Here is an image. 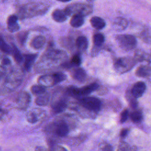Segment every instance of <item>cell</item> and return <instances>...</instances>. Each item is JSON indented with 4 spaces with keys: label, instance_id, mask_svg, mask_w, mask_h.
Listing matches in <instances>:
<instances>
[{
    "label": "cell",
    "instance_id": "37",
    "mask_svg": "<svg viewBox=\"0 0 151 151\" xmlns=\"http://www.w3.org/2000/svg\"><path fill=\"white\" fill-rule=\"evenodd\" d=\"M7 73V70L6 67L2 65L1 64H0V78L3 77L6 75Z\"/></svg>",
    "mask_w": 151,
    "mask_h": 151
},
{
    "label": "cell",
    "instance_id": "28",
    "mask_svg": "<svg viewBox=\"0 0 151 151\" xmlns=\"http://www.w3.org/2000/svg\"><path fill=\"white\" fill-rule=\"evenodd\" d=\"M28 36V32L27 31L19 32L17 34V39L18 40V42L21 45H24L26 42Z\"/></svg>",
    "mask_w": 151,
    "mask_h": 151
},
{
    "label": "cell",
    "instance_id": "36",
    "mask_svg": "<svg viewBox=\"0 0 151 151\" xmlns=\"http://www.w3.org/2000/svg\"><path fill=\"white\" fill-rule=\"evenodd\" d=\"M129 132V129L127 128H124L121 130L120 133V136L121 139H124L127 135L128 134Z\"/></svg>",
    "mask_w": 151,
    "mask_h": 151
},
{
    "label": "cell",
    "instance_id": "30",
    "mask_svg": "<svg viewBox=\"0 0 151 151\" xmlns=\"http://www.w3.org/2000/svg\"><path fill=\"white\" fill-rule=\"evenodd\" d=\"M134 59L139 61H147V60H149V56L145 52L139 50L136 51L134 54Z\"/></svg>",
    "mask_w": 151,
    "mask_h": 151
},
{
    "label": "cell",
    "instance_id": "20",
    "mask_svg": "<svg viewBox=\"0 0 151 151\" xmlns=\"http://www.w3.org/2000/svg\"><path fill=\"white\" fill-rule=\"evenodd\" d=\"M91 25L96 29H102L106 26L105 21L99 17H93L90 19Z\"/></svg>",
    "mask_w": 151,
    "mask_h": 151
},
{
    "label": "cell",
    "instance_id": "44",
    "mask_svg": "<svg viewBox=\"0 0 151 151\" xmlns=\"http://www.w3.org/2000/svg\"><path fill=\"white\" fill-rule=\"evenodd\" d=\"M6 1H7V0H0V2H5Z\"/></svg>",
    "mask_w": 151,
    "mask_h": 151
},
{
    "label": "cell",
    "instance_id": "32",
    "mask_svg": "<svg viewBox=\"0 0 151 151\" xmlns=\"http://www.w3.org/2000/svg\"><path fill=\"white\" fill-rule=\"evenodd\" d=\"M81 62V61L80 56L78 54H75L72 57L71 61L69 62V63L71 67H73V66L77 67L80 65Z\"/></svg>",
    "mask_w": 151,
    "mask_h": 151
},
{
    "label": "cell",
    "instance_id": "31",
    "mask_svg": "<svg viewBox=\"0 0 151 151\" xmlns=\"http://www.w3.org/2000/svg\"><path fill=\"white\" fill-rule=\"evenodd\" d=\"M0 50L6 54H11V47L2 38H0Z\"/></svg>",
    "mask_w": 151,
    "mask_h": 151
},
{
    "label": "cell",
    "instance_id": "43",
    "mask_svg": "<svg viewBox=\"0 0 151 151\" xmlns=\"http://www.w3.org/2000/svg\"><path fill=\"white\" fill-rule=\"evenodd\" d=\"M58 1H60V2H69V1H71V0H57Z\"/></svg>",
    "mask_w": 151,
    "mask_h": 151
},
{
    "label": "cell",
    "instance_id": "5",
    "mask_svg": "<svg viewBox=\"0 0 151 151\" xmlns=\"http://www.w3.org/2000/svg\"><path fill=\"white\" fill-rule=\"evenodd\" d=\"M21 83L20 78L15 72H10L7 74L1 87V91L4 93L10 92L15 89Z\"/></svg>",
    "mask_w": 151,
    "mask_h": 151
},
{
    "label": "cell",
    "instance_id": "11",
    "mask_svg": "<svg viewBox=\"0 0 151 151\" xmlns=\"http://www.w3.org/2000/svg\"><path fill=\"white\" fill-rule=\"evenodd\" d=\"M68 126L64 120L59 121L55 124L54 132L58 136L64 137L68 133Z\"/></svg>",
    "mask_w": 151,
    "mask_h": 151
},
{
    "label": "cell",
    "instance_id": "41",
    "mask_svg": "<svg viewBox=\"0 0 151 151\" xmlns=\"http://www.w3.org/2000/svg\"><path fill=\"white\" fill-rule=\"evenodd\" d=\"M34 151H48V150L44 146H37Z\"/></svg>",
    "mask_w": 151,
    "mask_h": 151
},
{
    "label": "cell",
    "instance_id": "29",
    "mask_svg": "<svg viewBox=\"0 0 151 151\" xmlns=\"http://www.w3.org/2000/svg\"><path fill=\"white\" fill-rule=\"evenodd\" d=\"M31 91L32 93L34 94V95L39 96V95H41V94L45 93L46 89H45V87H44L41 85L36 84V85H34L31 87Z\"/></svg>",
    "mask_w": 151,
    "mask_h": 151
},
{
    "label": "cell",
    "instance_id": "7",
    "mask_svg": "<svg viewBox=\"0 0 151 151\" xmlns=\"http://www.w3.org/2000/svg\"><path fill=\"white\" fill-rule=\"evenodd\" d=\"M80 104L86 109L93 111H99L101 107V101L94 97H85L80 99Z\"/></svg>",
    "mask_w": 151,
    "mask_h": 151
},
{
    "label": "cell",
    "instance_id": "26",
    "mask_svg": "<svg viewBox=\"0 0 151 151\" xmlns=\"http://www.w3.org/2000/svg\"><path fill=\"white\" fill-rule=\"evenodd\" d=\"M130 118L133 123H140L143 119L142 111L137 109H134V110L131 113Z\"/></svg>",
    "mask_w": 151,
    "mask_h": 151
},
{
    "label": "cell",
    "instance_id": "3",
    "mask_svg": "<svg viewBox=\"0 0 151 151\" xmlns=\"http://www.w3.org/2000/svg\"><path fill=\"white\" fill-rule=\"evenodd\" d=\"M136 60L130 57L118 58L114 62V68L117 73L122 74L130 70L136 64Z\"/></svg>",
    "mask_w": 151,
    "mask_h": 151
},
{
    "label": "cell",
    "instance_id": "13",
    "mask_svg": "<svg viewBox=\"0 0 151 151\" xmlns=\"http://www.w3.org/2000/svg\"><path fill=\"white\" fill-rule=\"evenodd\" d=\"M44 111L41 110H34L29 111L27 114V120L29 123H34L44 117Z\"/></svg>",
    "mask_w": 151,
    "mask_h": 151
},
{
    "label": "cell",
    "instance_id": "8",
    "mask_svg": "<svg viewBox=\"0 0 151 151\" xmlns=\"http://www.w3.org/2000/svg\"><path fill=\"white\" fill-rule=\"evenodd\" d=\"M31 101V96L26 91L20 92L16 98V104L18 108L20 109H25L29 105Z\"/></svg>",
    "mask_w": 151,
    "mask_h": 151
},
{
    "label": "cell",
    "instance_id": "2",
    "mask_svg": "<svg viewBox=\"0 0 151 151\" xmlns=\"http://www.w3.org/2000/svg\"><path fill=\"white\" fill-rule=\"evenodd\" d=\"M63 10L67 17L76 14L84 17L91 14L93 7L88 4L77 2L68 5Z\"/></svg>",
    "mask_w": 151,
    "mask_h": 151
},
{
    "label": "cell",
    "instance_id": "14",
    "mask_svg": "<svg viewBox=\"0 0 151 151\" xmlns=\"http://www.w3.org/2000/svg\"><path fill=\"white\" fill-rule=\"evenodd\" d=\"M37 54H27L23 55L24 67L26 71H29L31 70L37 58Z\"/></svg>",
    "mask_w": 151,
    "mask_h": 151
},
{
    "label": "cell",
    "instance_id": "21",
    "mask_svg": "<svg viewBox=\"0 0 151 151\" xmlns=\"http://www.w3.org/2000/svg\"><path fill=\"white\" fill-rule=\"evenodd\" d=\"M76 44L78 50L81 52H83L87 49L88 40L85 36H79L76 40Z\"/></svg>",
    "mask_w": 151,
    "mask_h": 151
},
{
    "label": "cell",
    "instance_id": "4",
    "mask_svg": "<svg viewBox=\"0 0 151 151\" xmlns=\"http://www.w3.org/2000/svg\"><path fill=\"white\" fill-rule=\"evenodd\" d=\"M115 38L118 45L125 51H130L134 49L137 44L136 38L132 35H117Z\"/></svg>",
    "mask_w": 151,
    "mask_h": 151
},
{
    "label": "cell",
    "instance_id": "34",
    "mask_svg": "<svg viewBox=\"0 0 151 151\" xmlns=\"http://www.w3.org/2000/svg\"><path fill=\"white\" fill-rule=\"evenodd\" d=\"M129 117V110L127 109L123 110L120 115V123L125 122Z\"/></svg>",
    "mask_w": 151,
    "mask_h": 151
},
{
    "label": "cell",
    "instance_id": "40",
    "mask_svg": "<svg viewBox=\"0 0 151 151\" xmlns=\"http://www.w3.org/2000/svg\"><path fill=\"white\" fill-rule=\"evenodd\" d=\"M102 151H113V147L110 145H106L103 147Z\"/></svg>",
    "mask_w": 151,
    "mask_h": 151
},
{
    "label": "cell",
    "instance_id": "23",
    "mask_svg": "<svg viewBox=\"0 0 151 151\" xmlns=\"http://www.w3.org/2000/svg\"><path fill=\"white\" fill-rule=\"evenodd\" d=\"M150 67L149 65H142L137 68L135 74L139 77H147L150 76Z\"/></svg>",
    "mask_w": 151,
    "mask_h": 151
},
{
    "label": "cell",
    "instance_id": "42",
    "mask_svg": "<svg viewBox=\"0 0 151 151\" xmlns=\"http://www.w3.org/2000/svg\"><path fill=\"white\" fill-rule=\"evenodd\" d=\"M129 151H137V147L135 146H133L132 147H130Z\"/></svg>",
    "mask_w": 151,
    "mask_h": 151
},
{
    "label": "cell",
    "instance_id": "33",
    "mask_svg": "<svg viewBox=\"0 0 151 151\" xmlns=\"http://www.w3.org/2000/svg\"><path fill=\"white\" fill-rule=\"evenodd\" d=\"M127 100H128V101L129 102V104H130V107L132 108H133V109H137V101L136 99L134 98L131 94V93L128 94Z\"/></svg>",
    "mask_w": 151,
    "mask_h": 151
},
{
    "label": "cell",
    "instance_id": "16",
    "mask_svg": "<svg viewBox=\"0 0 151 151\" xmlns=\"http://www.w3.org/2000/svg\"><path fill=\"white\" fill-rule=\"evenodd\" d=\"M127 21L125 18L122 17L116 18L112 23L113 29L119 31L125 29L127 28Z\"/></svg>",
    "mask_w": 151,
    "mask_h": 151
},
{
    "label": "cell",
    "instance_id": "10",
    "mask_svg": "<svg viewBox=\"0 0 151 151\" xmlns=\"http://www.w3.org/2000/svg\"><path fill=\"white\" fill-rule=\"evenodd\" d=\"M146 88V84L143 81H138L133 84L130 93L136 99L143 96Z\"/></svg>",
    "mask_w": 151,
    "mask_h": 151
},
{
    "label": "cell",
    "instance_id": "27",
    "mask_svg": "<svg viewBox=\"0 0 151 151\" xmlns=\"http://www.w3.org/2000/svg\"><path fill=\"white\" fill-rule=\"evenodd\" d=\"M94 44L97 47H100L104 42V36L101 33H97L93 35V37Z\"/></svg>",
    "mask_w": 151,
    "mask_h": 151
},
{
    "label": "cell",
    "instance_id": "12",
    "mask_svg": "<svg viewBox=\"0 0 151 151\" xmlns=\"http://www.w3.org/2000/svg\"><path fill=\"white\" fill-rule=\"evenodd\" d=\"M18 17L15 14L10 15L7 18V28L9 32H14L19 29V25L17 22Z\"/></svg>",
    "mask_w": 151,
    "mask_h": 151
},
{
    "label": "cell",
    "instance_id": "6",
    "mask_svg": "<svg viewBox=\"0 0 151 151\" xmlns=\"http://www.w3.org/2000/svg\"><path fill=\"white\" fill-rule=\"evenodd\" d=\"M99 88V85L96 83L85 86L81 88H77L74 86H71L67 89L68 93L74 97H79L81 96H86L94 91L97 90Z\"/></svg>",
    "mask_w": 151,
    "mask_h": 151
},
{
    "label": "cell",
    "instance_id": "18",
    "mask_svg": "<svg viewBox=\"0 0 151 151\" xmlns=\"http://www.w3.org/2000/svg\"><path fill=\"white\" fill-rule=\"evenodd\" d=\"M67 103L64 99H60L55 101L51 106L52 111L55 113H58L63 111L67 107Z\"/></svg>",
    "mask_w": 151,
    "mask_h": 151
},
{
    "label": "cell",
    "instance_id": "25",
    "mask_svg": "<svg viewBox=\"0 0 151 151\" xmlns=\"http://www.w3.org/2000/svg\"><path fill=\"white\" fill-rule=\"evenodd\" d=\"M50 101V95L48 93H44L41 95H39L35 99V103L40 106H47Z\"/></svg>",
    "mask_w": 151,
    "mask_h": 151
},
{
    "label": "cell",
    "instance_id": "1",
    "mask_svg": "<svg viewBox=\"0 0 151 151\" xmlns=\"http://www.w3.org/2000/svg\"><path fill=\"white\" fill-rule=\"evenodd\" d=\"M48 6L42 3H28L21 5L17 10V16L21 19L42 15L47 11Z\"/></svg>",
    "mask_w": 151,
    "mask_h": 151
},
{
    "label": "cell",
    "instance_id": "24",
    "mask_svg": "<svg viewBox=\"0 0 151 151\" xmlns=\"http://www.w3.org/2000/svg\"><path fill=\"white\" fill-rule=\"evenodd\" d=\"M11 47V54H12L15 61L17 64H20L21 63H22L23 62V60H24L23 55L21 54L19 50L18 49V48L14 44H12V45Z\"/></svg>",
    "mask_w": 151,
    "mask_h": 151
},
{
    "label": "cell",
    "instance_id": "22",
    "mask_svg": "<svg viewBox=\"0 0 151 151\" xmlns=\"http://www.w3.org/2000/svg\"><path fill=\"white\" fill-rule=\"evenodd\" d=\"M84 22V18L80 15H73L70 21V25L74 28H79L81 27Z\"/></svg>",
    "mask_w": 151,
    "mask_h": 151
},
{
    "label": "cell",
    "instance_id": "15",
    "mask_svg": "<svg viewBox=\"0 0 151 151\" xmlns=\"http://www.w3.org/2000/svg\"><path fill=\"white\" fill-rule=\"evenodd\" d=\"M71 74L74 79L80 83L84 82L87 78V74L85 70L79 67L73 69L71 72Z\"/></svg>",
    "mask_w": 151,
    "mask_h": 151
},
{
    "label": "cell",
    "instance_id": "35",
    "mask_svg": "<svg viewBox=\"0 0 151 151\" xmlns=\"http://www.w3.org/2000/svg\"><path fill=\"white\" fill-rule=\"evenodd\" d=\"M129 149L130 146L127 143L124 142H121L118 146L117 151H129Z\"/></svg>",
    "mask_w": 151,
    "mask_h": 151
},
{
    "label": "cell",
    "instance_id": "17",
    "mask_svg": "<svg viewBox=\"0 0 151 151\" xmlns=\"http://www.w3.org/2000/svg\"><path fill=\"white\" fill-rule=\"evenodd\" d=\"M46 38L43 35H37L34 37L30 42V46L35 50L42 48L45 45Z\"/></svg>",
    "mask_w": 151,
    "mask_h": 151
},
{
    "label": "cell",
    "instance_id": "19",
    "mask_svg": "<svg viewBox=\"0 0 151 151\" xmlns=\"http://www.w3.org/2000/svg\"><path fill=\"white\" fill-rule=\"evenodd\" d=\"M51 16L53 20L57 22H63L67 19V16L63 9H56L54 10Z\"/></svg>",
    "mask_w": 151,
    "mask_h": 151
},
{
    "label": "cell",
    "instance_id": "9",
    "mask_svg": "<svg viewBox=\"0 0 151 151\" xmlns=\"http://www.w3.org/2000/svg\"><path fill=\"white\" fill-rule=\"evenodd\" d=\"M38 83L40 85H41L45 87H52L58 84L55 74H44L38 78Z\"/></svg>",
    "mask_w": 151,
    "mask_h": 151
},
{
    "label": "cell",
    "instance_id": "39",
    "mask_svg": "<svg viewBox=\"0 0 151 151\" xmlns=\"http://www.w3.org/2000/svg\"><path fill=\"white\" fill-rule=\"evenodd\" d=\"M52 151H68V150L63 146H57L53 148Z\"/></svg>",
    "mask_w": 151,
    "mask_h": 151
},
{
    "label": "cell",
    "instance_id": "38",
    "mask_svg": "<svg viewBox=\"0 0 151 151\" xmlns=\"http://www.w3.org/2000/svg\"><path fill=\"white\" fill-rule=\"evenodd\" d=\"M11 63V60L7 57H4L1 60V64L5 67H7Z\"/></svg>",
    "mask_w": 151,
    "mask_h": 151
}]
</instances>
